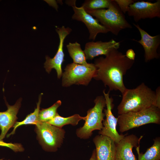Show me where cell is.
<instances>
[{"label":"cell","instance_id":"cell-8","mask_svg":"<svg viewBox=\"0 0 160 160\" xmlns=\"http://www.w3.org/2000/svg\"><path fill=\"white\" fill-rule=\"evenodd\" d=\"M76 2L75 0H67L65 1V3L71 7L73 10L74 13L72 17V19L81 21L85 25L89 31V40L94 41L98 34L106 33L109 32L96 18L87 13L82 7H77Z\"/></svg>","mask_w":160,"mask_h":160},{"label":"cell","instance_id":"cell-12","mask_svg":"<svg viewBox=\"0 0 160 160\" xmlns=\"http://www.w3.org/2000/svg\"><path fill=\"white\" fill-rule=\"evenodd\" d=\"M133 24L138 29L141 36L140 40H133L142 46L144 52L145 61L147 63L153 59H159L160 55L157 52V49L160 44V35L151 36L142 28L138 24Z\"/></svg>","mask_w":160,"mask_h":160},{"label":"cell","instance_id":"cell-10","mask_svg":"<svg viewBox=\"0 0 160 160\" xmlns=\"http://www.w3.org/2000/svg\"><path fill=\"white\" fill-rule=\"evenodd\" d=\"M56 31L57 33L59 43L57 51L52 58L46 56V61L44 63V68L46 71L49 73L52 69H55L57 73V78H60L62 75V64L64 62V54L63 52L64 43L66 37L71 32L72 29L69 27L62 26L57 27Z\"/></svg>","mask_w":160,"mask_h":160},{"label":"cell","instance_id":"cell-11","mask_svg":"<svg viewBox=\"0 0 160 160\" xmlns=\"http://www.w3.org/2000/svg\"><path fill=\"white\" fill-rule=\"evenodd\" d=\"M137 22L141 19L160 17V0L152 3L145 1H135L131 4L127 12Z\"/></svg>","mask_w":160,"mask_h":160},{"label":"cell","instance_id":"cell-3","mask_svg":"<svg viewBox=\"0 0 160 160\" xmlns=\"http://www.w3.org/2000/svg\"><path fill=\"white\" fill-rule=\"evenodd\" d=\"M87 12L95 17L109 32L115 35H118L123 30L132 28L114 0H112L110 6L107 9Z\"/></svg>","mask_w":160,"mask_h":160},{"label":"cell","instance_id":"cell-28","mask_svg":"<svg viewBox=\"0 0 160 160\" xmlns=\"http://www.w3.org/2000/svg\"><path fill=\"white\" fill-rule=\"evenodd\" d=\"M0 160H3V159H0Z\"/></svg>","mask_w":160,"mask_h":160},{"label":"cell","instance_id":"cell-6","mask_svg":"<svg viewBox=\"0 0 160 160\" xmlns=\"http://www.w3.org/2000/svg\"><path fill=\"white\" fill-rule=\"evenodd\" d=\"M37 138L43 149L48 152H55L63 142L65 132L63 129L46 122H39L35 125Z\"/></svg>","mask_w":160,"mask_h":160},{"label":"cell","instance_id":"cell-4","mask_svg":"<svg viewBox=\"0 0 160 160\" xmlns=\"http://www.w3.org/2000/svg\"><path fill=\"white\" fill-rule=\"evenodd\" d=\"M118 123L123 133L148 124H160V109L153 105L145 109L119 115Z\"/></svg>","mask_w":160,"mask_h":160},{"label":"cell","instance_id":"cell-15","mask_svg":"<svg viewBox=\"0 0 160 160\" xmlns=\"http://www.w3.org/2000/svg\"><path fill=\"white\" fill-rule=\"evenodd\" d=\"M120 42L112 39L106 41H92L85 44L84 52L87 60H92L100 55H106L113 49H118Z\"/></svg>","mask_w":160,"mask_h":160},{"label":"cell","instance_id":"cell-21","mask_svg":"<svg viewBox=\"0 0 160 160\" xmlns=\"http://www.w3.org/2000/svg\"><path fill=\"white\" fill-rule=\"evenodd\" d=\"M61 103V101L58 100L51 107L40 110L38 115L39 122L47 123L52 119L57 113V110Z\"/></svg>","mask_w":160,"mask_h":160},{"label":"cell","instance_id":"cell-25","mask_svg":"<svg viewBox=\"0 0 160 160\" xmlns=\"http://www.w3.org/2000/svg\"><path fill=\"white\" fill-rule=\"evenodd\" d=\"M156 97L154 106L160 109V87H158L156 89Z\"/></svg>","mask_w":160,"mask_h":160},{"label":"cell","instance_id":"cell-24","mask_svg":"<svg viewBox=\"0 0 160 160\" xmlns=\"http://www.w3.org/2000/svg\"><path fill=\"white\" fill-rule=\"evenodd\" d=\"M0 146L9 148L15 152H23L24 150L22 145L20 143H7L3 140H0Z\"/></svg>","mask_w":160,"mask_h":160},{"label":"cell","instance_id":"cell-17","mask_svg":"<svg viewBox=\"0 0 160 160\" xmlns=\"http://www.w3.org/2000/svg\"><path fill=\"white\" fill-rule=\"evenodd\" d=\"M66 47L70 56L73 61V63L87 66L91 65L92 63L87 62L84 52L82 49L79 43L76 41L74 43L69 42L67 45Z\"/></svg>","mask_w":160,"mask_h":160},{"label":"cell","instance_id":"cell-5","mask_svg":"<svg viewBox=\"0 0 160 160\" xmlns=\"http://www.w3.org/2000/svg\"><path fill=\"white\" fill-rule=\"evenodd\" d=\"M94 102V106L87 111L84 125L76 130V134L80 138L87 139L92 135L93 131H100L103 127V122L105 116L103 111L106 106L105 98L103 96H97Z\"/></svg>","mask_w":160,"mask_h":160},{"label":"cell","instance_id":"cell-23","mask_svg":"<svg viewBox=\"0 0 160 160\" xmlns=\"http://www.w3.org/2000/svg\"><path fill=\"white\" fill-rule=\"evenodd\" d=\"M114 1L124 14L128 12L129 5L136 1L133 0H114Z\"/></svg>","mask_w":160,"mask_h":160},{"label":"cell","instance_id":"cell-9","mask_svg":"<svg viewBox=\"0 0 160 160\" xmlns=\"http://www.w3.org/2000/svg\"><path fill=\"white\" fill-rule=\"evenodd\" d=\"M110 92L106 93L105 90L103 92L106 106V108L104 110L106 118L103 122V127L99 134L111 138L117 143L126 135L119 134L117 130L118 118L115 117L112 112L114 106L113 103V100L112 97H109Z\"/></svg>","mask_w":160,"mask_h":160},{"label":"cell","instance_id":"cell-2","mask_svg":"<svg viewBox=\"0 0 160 160\" xmlns=\"http://www.w3.org/2000/svg\"><path fill=\"white\" fill-rule=\"evenodd\" d=\"M155 92L144 83L132 89L126 90L117 107L119 115L140 111L155 105Z\"/></svg>","mask_w":160,"mask_h":160},{"label":"cell","instance_id":"cell-14","mask_svg":"<svg viewBox=\"0 0 160 160\" xmlns=\"http://www.w3.org/2000/svg\"><path fill=\"white\" fill-rule=\"evenodd\" d=\"M142 137L138 138L134 134L126 135L116 143L115 160H137L132 149L140 144Z\"/></svg>","mask_w":160,"mask_h":160},{"label":"cell","instance_id":"cell-16","mask_svg":"<svg viewBox=\"0 0 160 160\" xmlns=\"http://www.w3.org/2000/svg\"><path fill=\"white\" fill-rule=\"evenodd\" d=\"M21 99H18L13 105H9L5 102L7 110L4 112H0V140H3L9 129L13 127L17 121L18 118L17 114L21 105Z\"/></svg>","mask_w":160,"mask_h":160},{"label":"cell","instance_id":"cell-20","mask_svg":"<svg viewBox=\"0 0 160 160\" xmlns=\"http://www.w3.org/2000/svg\"><path fill=\"white\" fill-rule=\"evenodd\" d=\"M42 95V93H41L39 95V101L37 103V107L35 108L34 112L28 115L23 121L20 122L16 121L13 127V130L10 133L7 135V137L13 135L15 133L17 128L20 126L28 124L35 125L39 122L38 115Z\"/></svg>","mask_w":160,"mask_h":160},{"label":"cell","instance_id":"cell-1","mask_svg":"<svg viewBox=\"0 0 160 160\" xmlns=\"http://www.w3.org/2000/svg\"><path fill=\"white\" fill-rule=\"evenodd\" d=\"M118 49H113L105 57L95 59L94 64L97 70L94 78L101 81L110 91L119 90L122 95L127 89L123 76L133 66L135 60L128 59Z\"/></svg>","mask_w":160,"mask_h":160},{"label":"cell","instance_id":"cell-22","mask_svg":"<svg viewBox=\"0 0 160 160\" xmlns=\"http://www.w3.org/2000/svg\"><path fill=\"white\" fill-rule=\"evenodd\" d=\"M112 0H86L81 7L86 12L106 9L110 6Z\"/></svg>","mask_w":160,"mask_h":160},{"label":"cell","instance_id":"cell-27","mask_svg":"<svg viewBox=\"0 0 160 160\" xmlns=\"http://www.w3.org/2000/svg\"><path fill=\"white\" fill-rule=\"evenodd\" d=\"M89 160H97L95 149H94Z\"/></svg>","mask_w":160,"mask_h":160},{"label":"cell","instance_id":"cell-18","mask_svg":"<svg viewBox=\"0 0 160 160\" xmlns=\"http://www.w3.org/2000/svg\"><path fill=\"white\" fill-rule=\"evenodd\" d=\"M153 141V145L148 148L144 153H140L139 144L136 147L137 160H160V137H156Z\"/></svg>","mask_w":160,"mask_h":160},{"label":"cell","instance_id":"cell-19","mask_svg":"<svg viewBox=\"0 0 160 160\" xmlns=\"http://www.w3.org/2000/svg\"><path fill=\"white\" fill-rule=\"evenodd\" d=\"M86 118V116L82 117L78 114H75L69 117H64L60 116L57 113L52 119L47 123L55 127L62 128L63 126L67 124L76 126L80 121L81 120H85Z\"/></svg>","mask_w":160,"mask_h":160},{"label":"cell","instance_id":"cell-26","mask_svg":"<svg viewBox=\"0 0 160 160\" xmlns=\"http://www.w3.org/2000/svg\"><path fill=\"white\" fill-rule=\"evenodd\" d=\"M125 55L128 59L135 60V53L133 49H128Z\"/></svg>","mask_w":160,"mask_h":160},{"label":"cell","instance_id":"cell-7","mask_svg":"<svg viewBox=\"0 0 160 160\" xmlns=\"http://www.w3.org/2000/svg\"><path fill=\"white\" fill-rule=\"evenodd\" d=\"M62 74V85L68 87L72 85H87L95 75L97 68L94 64L87 66L73 63L68 64Z\"/></svg>","mask_w":160,"mask_h":160},{"label":"cell","instance_id":"cell-13","mask_svg":"<svg viewBox=\"0 0 160 160\" xmlns=\"http://www.w3.org/2000/svg\"><path fill=\"white\" fill-rule=\"evenodd\" d=\"M97 160H115L116 143L111 138L99 135L93 139Z\"/></svg>","mask_w":160,"mask_h":160}]
</instances>
